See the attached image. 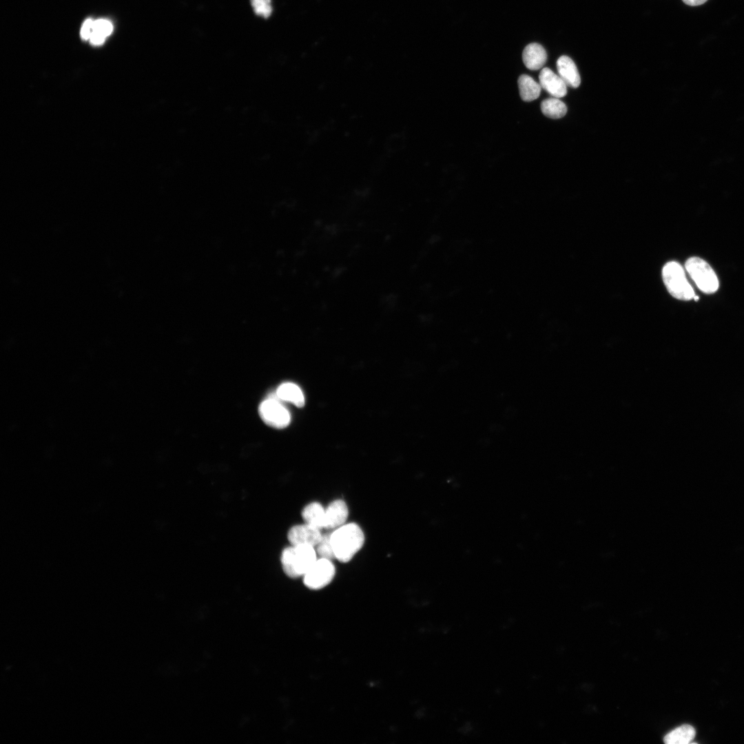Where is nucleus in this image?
Wrapping results in <instances>:
<instances>
[{"label":"nucleus","instance_id":"39448f33","mask_svg":"<svg viewBox=\"0 0 744 744\" xmlns=\"http://www.w3.org/2000/svg\"><path fill=\"white\" fill-rule=\"evenodd\" d=\"M335 574V568L331 561L320 558L317 559L304 574L303 581L307 588L318 590L327 586L333 580Z\"/></svg>","mask_w":744,"mask_h":744},{"label":"nucleus","instance_id":"4468645a","mask_svg":"<svg viewBox=\"0 0 744 744\" xmlns=\"http://www.w3.org/2000/svg\"><path fill=\"white\" fill-rule=\"evenodd\" d=\"M276 395L279 399L290 402L298 407L304 404L302 391L298 386L291 382L282 384L276 391Z\"/></svg>","mask_w":744,"mask_h":744},{"label":"nucleus","instance_id":"9b49d317","mask_svg":"<svg viewBox=\"0 0 744 744\" xmlns=\"http://www.w3.org/2000/svg\"><path fill=\"white\" fill-rule=\"evenodd\" d=\"M522 60L528 69L537 70L546 63L547 54L541 45L532 43L527 45L523 50Z\"/></svg>","mask_w":744,"mask_h":744},{"label":"nucleus","instance_id":"f257e3e1","mask_svg":"<svg viewBox=\"0 0 744 744\" xmlns=\"http://www.w3.org/2000/svg\"><path fill=\"white\" fill-rule=\"evenodd\" d=\"M331 540L335 559L347 563L363 546L364 535L357 524H344L331 532Z\"/></svg>","mask_w":744,"mask_h":744},{"label":"nucleus","instance_id":"a211bd4d","mask_svg":"<svg viewBox=\"0 0 744 744\" xmlns=\"http://www.w3.org/2000/svg\"><path fill=\"white\" fill-rule=\"evenodd\" d=\"M331 532L322 534L319 543L316 545V552L320 558L332 560L335 559L331 540Z\"/></svg>","mask_w":744,"mask_h":744},{"label":"nucleus","instance_id":"1a4fd4ad","mask_svg":"<svg viewBox=\"0 0 744 744\" xmlns=\"http://www.w3.org/2000/svg\"><path fill=\"white\" fill-rule=\"evenodd\" d=\"M349 515L347 504L342 499L331 502L325 508V527L328 530L336 529L344 525Z\"/></svg>","mask_w":744,"mask_h":744},{"label":"nucleus","instance_id":"dca6fc26","mask_svg":"<svg viewBox=\"0 0 744 744\" xmlns=\"http://www.w3.org/2000/svg\"><path fill=\"white\" fill-rule=\"evenodd\" d=\"M541 110L546 116L553 119L560 118L567 112L565 103L556 97L544 99L541 103Z\"/></svg>","mask_w":744,"mask_h":744},{"label":"nucleus","instance_id":"6e6552de","mask_svg":"<svg viewBox=\"0 0 744 744\" xmlns=\"http://www.w3.org/2000/svg\"><path fill=\"white\" fill-rule=\"evenodd\" d=\"M539 84L553 97L562 98L567 94V85L562 79L548 68H544L539 74Z\"/></svg>","mask_w":744,"mask_h":744},{"label":"nucleus","instance_id":"f3484780","mask_svg":"<svg viewBox=\"0 0 744 744\" xmlns=\"http://www.w3.org/2000/svg\"><path fill=\"white\" fill-rule=\"evenodd\" d=\"M113 26L110 21L106 19H98L94 21L93 30L90 36V42L94 45L102 44L105 38L111 34Z\"/></svg>","mask_w":744,"mask_h":744},{"label":"nucleus","instance_id":"423d86ee","mask_svg":"<svg viewBox=\"0 0 744 744\" xmlns=\"http://www.w3.org/2000/svg\"><path fill=\"white\" fill-rule=\"evenodd\" d=\"M259 414L267 424L276 428H285L291 420L287 409L274 398L265 400L260 404Z\"/></svg>","mask_w":744,"mask_h":744},{"label":"nucleus","instance_id":"7ed1b4c3","mask_svg":"<svg viewBox=\"0 0 744 744\" xmlns=\"http://www.w3.org/2000/svg\"><path fill=\"white\" fill-rule=\"evenodd\" d=\"M663 282L669 293L681 300H690L695 293L688 282L683 267L675 261L667 262L662 270Z\"/></svg>","mask_w":744,"mask_h":744},{"label":"nucleus","instance_id":"f8f14e48","mask_svg":"<svg viewBox=\"0 0 744 744\" xmlns=\"http://www.w3.org/2000/svg\"><path fill=\"white\" fill-rule=\"evenodd\" d=\"M304 522L319 529L325 527V508L318 502H313L305 506L302 511Z\"/></svg>","mask_w":744,"mask_h":744},{"label":"nucleus","instance_id":"0eeeda50","mask_svg":"<svg viewBox=\"0 0 744 744\" xmlns=\"http://www.w3.org/2000/svg\"><path fill=\"white\" fill-rule=\"evenodd\" d=\"M322 534L320 529L307 524L292 526L287 533V538L291 546L310 545L316 546Z\"/></svg>","mask_w":744,"mask_h":744},{"label":"nucleus","instance_id":"ddd939ff","mask_svg":"<svg viewBox=\"0 0 744 744\" xmlns=\"http://www.w3.org/2000/svg\"><path fill=\"white\" fill-rule=\"evenodd\" d=\"M517 82L519 94L523 101L530 102L539 96L541 87L531 76L522 74L519 77Z\"/></svg>","mask_w":744,"mask_h":744},{"label":"nucleus","instance_id":"aec40b11","mask_svg":"<svg viewBox=\"0 0 744 744\" xmlns=\"http://www.w3.org/2000/svg\"><path fill=\"white\" fill-rule=\"evenodd\" d=\"M94 21L88 19L83 23L81 29V37L82 39L87 40L90 39L93 30Z\"/></svg>","mask_w":744,"mask_h":744},{"label":"nucleus","instance_id":"20e7f679","mask_svg":"<svg viewBox=\"0 0 744 744\" xmlns=\"http://www.w3.org/2000/svg\"><path fill=\"white\" fill-rule=\"evenodd\" d=\"M685 267L703 292L712 293L717 291L719 285L718 278L707 262L698 257H692L686 261Z\"/></svg>","mask_w":744,"mask_h":744},{"label":"nucleus","instance_id":"4be33fe9","mask_svg":"<svg viewBox=\"0 0 744 744\" xmlns=\"http://www.w3.org/2000/svg\"><path fill=\"white\" fill-rule=\"evenodd\" d=\"M693 299H694V300L697 301V300H699V297H698L697 296H694V298H693Z\"/></svg>","mask_w":744,"mask_h":744},{"label":"nucleus","instance_id":"6ab92c4d","mask_svg":"<svg viewBox=\"0 0 744 744\" xmlns=\"http://www.w3.org/2000/svg\"><path fill=\"white\" fill-rule=\"evenodd\" d=\"M250 3L256 15L265 19L271 16L273 12L271 0H250Z\"/></svg>","mask_w":744,"mask_h":744},{"label":"nucleus","instance_id":"412c9836","mask_svg":"<svg viewBox=\"0 0 744 744\" xmlns=\"http://www.w3.org/2000/svg\"><path fill=\"white\" fill-rule=\"evenodd\" d=\"M685 4L691 6H700L705 3L707 0H682Z\"/></svg>","mask_w":744,"mask_h":744},{"label":"nucleus","instance_id":"2eb2a0df","mask_svg":"<svg viewBox=\"0 0 744 744\" xmlns=\"http://www.w3.org/2000/svg\"><path fill=\"white\" fill-rule=\"evenodd\" d=\"M695 734V729L692 725L684 724L668 733L663 740L667 744H688Z\"/></svg>","mask_w":744,"mask_h":744},{"label":"nucleus","instance_id":"9d476101","mask_svg":"<svg viewBox=\"0 0 744 744\" xmlns=\"http://www.w3.org/2000/svg\"><path fill=\"white\" fill-rule=\"evenodd\" d=\"M557 69L567 87L577 88L580 85L581 78L577 68L569 56H561L557 61Z\"/></svg>","mask_w":744,"mask_h":744},{"label":"nucleus","instance_id":"f03ea898","mask_svg":"<svg viewBox=\"0 0 744 744\" xmlns=\"http://www.w3.org/2000/svg\"><path fill=\"white\" fill-rule=\"evenodd\" d=\"M314 548L310 545H298L285 548L281 554L285 573L291 578L304 576L318 559Z\"/></svg>","mask_w":744,"mask_h":744}]
</instances>
